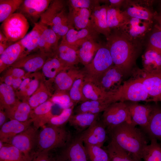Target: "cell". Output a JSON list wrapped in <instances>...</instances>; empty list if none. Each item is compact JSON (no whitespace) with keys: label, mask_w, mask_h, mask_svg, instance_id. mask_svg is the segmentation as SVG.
Listing matches in <instances>:
<instances>
[{"label":"cell","mask_w":161,"mask_h":161,"mask_svg":"<svg viewBox=\"0 0 161 161\" xmlns=\"http://www.w3.org/2000/svg\"><path fill=\"white\" fill-rule=\"evenodd\" d=\"M29 26V21L24 16L16 12L2 23L0 30L9 41L14 43L26 35Z\"/></svg>","instance_id":"8"},{"label":"cell","mask_w":161,"mask_h":161,"mask_svg":"<svg viewBox=\"0 0 161 161\" xmlns=\"http://www.w3.org/2000/svg\"><path fill=\"white\" fill-rule=\"evenodd\" d=\"M99 114L88 113L73 114L68 122L77 131L82 132L99 119Z\"/></svg>","instance_id":"36"},{"label":"cell","mask_w":161,"mask_h":161,"mask_svg":"<svg viewBox=\"0 0 161 161\" xmlns=\"http://www.w3.org/2000/svg\"><path fill=\"white\" fill-rule=\"evenodd\" d=\"M84 77L82 70L73 66L60 72L54 79L55 91L69 92L75 81Z\"/></svg>","instance_id":"18"},{"label":"cell","mask_w":161,"mask_h":161,"mask_svg":"<svg viewBox=\"0 0 161 161\" xmlns=\"http://www.w3.org/2000/svg\"><path fill=\"white\" fill-rule=\"evenodd\" d=\"M72 139L70 132L63 126H44L38 132L35 150L31 155L49 152L54 149L64 148Z\"/></svg>","instance_id":"3"},{"label":"cell","mask_w":161,"mask_h":161,"mask_svg":"<svg viewBox=\"0 0 161 161\" xmlns=\"http://www.w3.org/2000/svg\"><path fill=\"white\" fill-rule=\"evenodd\" d=\"M30 78L26 97V102L28 103L30 97L37 90L41 82L43 79L42 74L39 72L31 73Z\"/></svg>","instance_id":"48"},{"label":"cell","mask_w":161,"mask_h":161,"mask_svg":"<svg viewBox=\"0 0 161 161\" xmlns=\"http://www.w3.org/2000/svg\"><path fill=\"white\" fill-rule=\"evenodd\" d=\"M75 106L64 109L58 115H54L48 122V125L56 126H62L69 122L73 114Z\"/></svg>","instance_id":"47"},{"label":"cell","mask_w":161,"mask_h":161,"mask_svg":"<svg viewBox=\"0 0 161 161\" xmlns=\"http://www.w3.org/2000/svg\"><path fill=\"white\" fill-rule=\"evenodd\" d=\"M100 1L97 0H69L67 1V5L80 8L92 10L100 4Z\"/></svg>","instance_id":"50"},{"label":"cell","mask_w":161,"mask_h":161,"mask_svg":"<svg viewBox=\"0 0 161 161\" xmlns=\"http://www.w3.org/2000/svg\"><path fill=\"white\" fill-rule=\"evenodd\" d=\"M54 104L48 100L32 109L30 119L32 120L33 126L37 129L47 123L54 116L52 113V109Z\"/></svg>","instance_id":"26"},{"label":"cell","mask_w":161,"mask_h":161,"mask_svg":"<svg viewBox=\"0 0 161 161\" xmlns=\"http://www.w3.org/2000/svg\"><path fill=\"white\" fill-rule=\"evenodd\" d=\"M66 4L64 0H52L39 21L49 26L60 39L73 28L69 23Z\"/></svg>","instance_id":"4"},{"label":"cell","mask_w":161,"mask_h":161,"mask_svg":"<svg viewBox=\"0 0 161 161\" xmlns=\"http://www.w3.org/2000/svg\"><path fill=\"white\" fill-rule=\"evenodd\" d=\"M99 34L91 27L79 30L71 28L62 37L61 43L70 46L77 51L84 42L91 39H97Z\"/></svg>","instance_id":"15"},{"label":"cell","mask_w":161,"mask_h":161,"mask_svg":"<svg viewBox=\"0 0 161 161\" xmlns=\"http://www.w3.org/2000/svg\"><path fill=\"white\" fill-rule=\"evenodd\" d=\"M7 39L1 30L0 31V42L8 41Z\"/></svg>","instance_id":"58"},{"label":"cell","mask_w":161,"mask_h":161,"mask_svg":"<svg viewBox=\"0 0 161 161\" xmlns=\"http://www.w3.org/2000/svg\"><path fill=\"white\" fill-rule=\"evenodd\" d=\"M55 161H64L63 160L61 159L58 157L57 159H55Z\"/></svg>","instance_id":"62"},{"label":"cell","mask_w":161,"mask_h":161,"mask_svg":"<svg viewBox=\"0 0 161 161\" xmlns=\"http://www.w3.org/2000/svg\"><path fill=\"white\" fill-rule=\"evenodd\" d=\"M143 69L145 74L153 73L161 70V55L148 48L142 56Z\"/></svg>","instance_id":"33"},{"label":"cell","mask_w":161,"mask_h":161,"mask_svg":"<svg viewBox=\"0 0 161 161\" xmlns=\"http://www.w3.org/2000/svg\"><path fill=\"white\" fill-rule=\"evenodd\" d=\"M151 143L144 150L142 159L144 161H161V145L154 138L150 139Z\"/></svg>","instance_id":"42"},{"label":"cell","mask_w":161,"mask_h":161,"mask_svg":"<svg viewBox=\"0 0 161 161\" xmlns=\"http://www.w3.org/2000/svg\"><path fill=\"white\" fill-rule=\"evenodd\" d=\"M58 158L64 161H89L84 144L79 135L72 139Z\"/></svg>","instance_id":"14"},{"label":"cell","mask_w":161,"mask_h":161,"mask_svg":"<svg viewBox=\"0 0 161 161\" xmlns=\"http://www.w3.org/2000/svg\"><path fill=\"white\" fill-rule=\"evenodd\" d=\"M8 118L5 111L0 109V128L6 123L7 119Z\"/></svg>","instance_id":"56"},{"label":"cell","mask_w":161,"mask_h":161,"mask_svg":"<svg viewBox=\"0 0 161 161\" xmlns=\"http://www.w3.org/2000/svg\"><path fill=\"white\" fill-rule=\"evenodd\" d=\"M49 100L63 109L75 105L71 100L69 92L55 91Z\"/></svg>","instance_id":"46"},{"label":"cell","mask_w":161,"mask_h":161,"mask_svg":"<svg viewBox=\"0 0 161 161\" xmlns=\"http://www.w3.org/2000/svg\"><path fill=\"white\" fill-rule=\"evenodd\" d=\"M60 39L50 28L47 27L41 35L38 43V51L53 56Z\"/></svg>","instance_id":"27"},{"label":"cell","mask_w":161,"mask_h":161,"mask_svg":"<svg viewBox=\"0 0 161 161\" xmlns=\"http://www.w3.org/2000/svg\"><path fill=\"white\" fill-rule=\"evenodd\" d=\"M53 55L69 67L75 66L80 63L76 50L65 44L60 43Z\"/></svg>","instance_id":"35"},{"label":"cell","mask_w":161,"mask_h":161,"mask_svg":"<svg viewBox=\"0 0 161 161\" xmlns=\"http://www.w3.org/2000/svg\"><path fill=\"white\" fill-rule=\"evenodd\" d=\"M114 65L109 51L102 45L92 61L82 69L85 80L95 83L98 79Z\"/></svg>","instance_id":"5"},{"label":"cell","mask_w":161,"mask_h":161,"mask_svg":"<svg viewBox=\"0 0 161 161\" xmlns=\"http://www.w3.org/2000/svg\"><path fill=\"white\" fill-rule=\"evenodd\" d=\"M102 45L97 39L89 40L82 43L77 50L80 63L84 66L89 63Z\"/></svg>","instance_id":"29"},{"label":"cell","mask_w":161,"mask_h":161,"mask_svg":"<svg viewBox=\"0 0 161 161\" xmlns=\"http://www.w3.org/2000/svg\"><path fill=\"white\" fill-rule=\"evenodd\" d=\"M14 78L11 75L5 74L0 78L1 82L11 86Z\"/></svg>","instance_id":"53"},{"label":"cell","mask_w":161,"mask_h":161,"mask_svg":"<svg viewBox=\"0 0 161 161\" xmlns=\"http://www.w3.org/2000/svg\"><path fill=\"white\" fill-rule=\"evenodd\" d=\"M108 48L114 65L126 75L130 72L137 55L135 44L121 34H111L106 38Z\"/></svg>","instance_id":"2"},{"label":"cell","mask_w":161,"mask_h":161,"mask_svg":"<svg viewBox=\"0 0 161 161\" xmlns=\"http://www.w3.org/2000/svg\"><path fill=\"white\" fill-rule=\"evenodd\" d=\"M4 143L0 140V149L4 145Z\"/></svg>","instance_id":"61"},{"label":"cell","mask_w":161,"mask_h":161,"mask_svg":"<svg viewBox=\"0 0 161 161\" xmlns=\"http://www.w3.org/2000/svg\"><path fill=\"white\" fill-rule=\"evenodd\" d=\"M108 5L100 4L92 10L90 20L91 27L99 34L103 35L107 38L111 34L107 21Z\"/></svg>","instance_id":"20"},{"label":"cell","mask_w":161,"mask_h":161,"mask_svg":"<svg viewBox=\"0 0 161 161\" xmlns=\"http://www.w3.org/2000/svg\"><path fill=\"white\" fill-rule=\"evenodd\" d=\"M108 134L109 141L142 161V153L149 139L141 129L126 122L112 129Z\"/></svg>","instance_id":"1"},{"label":"cell","mask_w":161,"mask_h":161,"mask_svg":"<svg viewBox=\"0 0 161 161\" xmlns=\"http://www.w3.org/2000/svg\"></svg>","instance_id":"63"},{"label":"cell","mask_w":161,"mask_h":161,"mask_svg":"<svg viewBox=\"0 0 161 161\" xmlns=\"http://www.w3.org/2000/svg\"><path fill=\"white\" fill-rule=\"evenodd\" d=\"M126 103L130 113L131 124L135 126L139 125L141 129L145 128L149 121L153 106L139 104L137 102Z\"/></svg>","instance_id":"19"},{"label":"cell","mask_w":161,"mask_h":161,"mask_svg":"<svg viewBox=\"0 0 161 161\" xmlns=\"http://www.w3.org/2000/svg\"><path fill=\"white\" fill-rule=\"evenodd\" d=\"M129 17L120 8H113L108 5L107 11V21L109 28L120 29L128 21Z\"/></svg>","instance_id":"37"},{"label":"cell","mask_w":161,"mask_h":161,"mask_svg":"<svg viewBox=\"0 0 161 161\" xmlns=\"http://www.w3.org/2000/svg\"><path fill=\"white\" fill-rule=\"evenodd\" d=\"M34 25L32 30L19 40L27 55L38 51L39 38L44 30L48 27L40 21Z\"/></svg>","instance_id":"25"},{"label":"cell","mask_w":161,"mask_h":161,"mask_svg":"<svg viewBox=\"0 0 161 161\" xmlns=\"http://www.w3.org/2000/svg\"><path fill=\"white\" fill-rule=\"evenodd\" d=\"M52 89L45 83L43 79L38 88L30 96L28 103L32 110L50 99Z\"/></svg>","instance_id":"38"},{"label":"cell","mask_w":161,"mask_h":161,"mask_svg":"<svg viewBox=\"0 0 161 161\" xmlns=\"http://www.w3.org/2000/svg\"><path fill=\"white\" fill-rule=\"evenodd\" d=\"M104 149L108 154L110 161H142L110 141Z\"/></svg>","instance_id":"39"},{"label":"cell","mask_w":161,"mask_h":161,"mask_svg":"<svg viewBox=\"0 0 161 161\" xmlns=\"http://www.w3.org/2000/svg\"><path fill=\"white\" fill-rule=\"evenodd\" d=\"M140 79L145 90L152 101L161 100V70L154 73H143Z\"/></svg>","instance_id":"22"},{"label":"cell","mask_w":161,"mask_h":161,"mask_svg":"<svg viewBox=\"0 0 161 161\" xmlns=\"http://www.w3.org/2000/svg\"><path fill=\"white\" fill-rule=\"evenodd\" d=\"M38 133V129L30 126L25 131L14 137L8 144L18 148L30 161Z\"/></svg>","instance_id":"11"},{"label":"cell","mask_w":161,"mask_h":161,"mask_svg":"<svg viewBox=\"0 0 161 161\" xmlns=\"http://www.w3.org/2000/svg\"><path fill=\"white\" fill-rule=\"evenodd\" d=\"M115 102L112 99L87 100L82 102L74 110L75 114L88 113L99 114L103 112L111 104Z\"/></svg>","instance_id":"30"},{"label":"cell","mask_w":161,"mask_h":161,"mask_svg":"<svg viewBox=\"0 0 161 161\" xmlns=\"http://www.w3.org/2000/svg\"><path fill=\"white\" fill-rule=\"evenodd\" d=\"M115 102L152 101L139 77L124 82L114 94Z\"/></svg>","instance_id":"6"},{"label":"cell","mask_w":161,"mask_h":161,"mask_svg":"<svg viewBox=\"0 0 161 161\" xmlns=\"http://www.w3.org/2000/svg\"><path fill=\"white\" fill-rule=\"evenodd\" d=\"M7 69L6 66L3 62L0 59V72L1 73L3 71Z\"/></svg>","instance_id":"59"},{"label":"cell","mask_w":161,"mask_h":161,"mask_svg":"<svg viewBox=\"0 0 161 161\" xmlns=\"http://www.w3.org/2000/svg\"><path fill=\"white\" fill-rule=\"evenodd\" d=\"M32 110L27 102L20 101L19 100L13 106L4 110L10 120H15L24 122L30 119Z\"/></svg>","instance_id":"32"},{"label":"cell","mask_w":161,"mask_h":161,"mask_svg":"<svg viewBox=\"0 0 161 161\" xmlns=\"http://www.w3.org/2000/svg\"><path fill=\"white\" fill-rule=\"evenodd\" d=\"M84 145L89 161H110L108 154L104 149L97 146Z\"/></svg>","instance_id":"45"},{"label":"cell","mask_w":161,"mask_h":161,"mask_svg":"<svg viewBox=\"0 0 161 161\" xmlns=\"http://www.w3.org/2000/svg\"><path fill=\"white\" fill-rule=\"evenodd\" d=\"M32 123V120L30 119L24 122L15 120L7 122L0 128V140L9 143L14 137L27 130Z\"/></svg>","instance_id":"23"},{"label":"cell","mask_w":161,"mask_h":161,"mask_svg":"<svg viewBox=\"0 0 161 161\" xmlns=\"http://www.w3.org/2000/svg\"><path fill=\"white\" fill-rule=\"evenodd\" d=\"M51 56H52L38 51L27 55L10 67L22 69L27 73L37 72L42 69L46 60Z\"/></svg>","instance_id":"16"},{"label":"cell","mask_w":161,"mask_h":161,"mask_svg":"<svg viewBox=\"0 0 161 161\" xmlns=\"http://www.w3.org/2000/svg\"><path fill=\"white\" fill-rule=\"evenodd\" d=\"M14 43L7 41L3 42H0V55H1L10 45Z\"/></svg>","instance_id":"57"},{"label":"cell","mask_w":161,"mask_h":161,"mask_svg":"<svg viewBox=\"0 0 161 161\" xmlns=\"http://www.w3.org/2000/svg\"><path fill=\"white\" fill-rule=\"evenodd\" d=\"M27 55L19 41L9 46L0 55V59L6 66L7 69Z\"/></svg>","instance_id":"31"},{"label":"cell","mask_w":161,"mask_h":161,"mask_svg":"<svg viewBox=\"0 0 161 161\" xmlns=\"http://www.w3.org/2000/svg\"><path fill=\"white\" fill-rule=\"evenodd\" d=\"M154 18L157 21L160 26V29L161 30V14L155 16Z\"/></svg>","instance_id":"60"},{"label":"cell","mask_w":161,"mask_h":161,"mask_svg":"<svg viewBox=\"0 0 161 161\" xmlns=\"http://www.w3.org/2000/svg\"><path fill=\"white\" fill-rule=\"evenodd\" d=\"M79 135L84 145L102 148L109 138L106 127L99 119Z\"/></svg>","instance_id":"10"},{"label":"cell","mask_w":161,"mask_h":161,"mask_svg":"<svg viewBox=\"0 0 161 161\" xmlns=\"http://www.w3.org/2000/svg\"><path fill=\"white\" fill-rule=\"evenodd\" d=\"M71 67H69L57 57L53 55L49 57L41 69L43 79L45 83L52 88L56 75L61 71Z\"/></svg>","instance_id":"21"},{"label":"cell","mask_w":161,"mask_h":161,"mask_svg":"<svg viewBox=\"0 0 161 161\" xmlns=\"http://www.w3.org/2000/svg\"><path fill=\"white\" fill-rule=\"evenodd\" d=\"M1 161H29L24 154L18 148L10 144L4 143L0 149Z\"/></svg>","instance_id":"41"},{"label":"cell","mask_w":161,"mask_h":161,"mask_svg":"<svg viewBox=\"0 0 161 161\" xmlns=\"http://www.w3.org/2000/svg\"><path fill=\"white\" fill-rule=\"evenodd\" d=\"M126 75L121 69L114 65L95 83L106 92L114 93L122 85L123 79Z\"/></svg>","instance_id":"13"},{"label":"cell","mask_w":161,"mask_h":161,"mask_svg":"<svg viewBox=\"0 0 161 161\" xmlns=\"http://www.w3.org/2000/svg\"><path fill=\"white\" fill-rule=\"evenodd\" d=\"M82 90L83 95L87 100H97L112 99L114 102V93L105 91L92 82L85 80Z\"/></svg>","instance_id":"34"},{"label":"cell","mask_w":161,"mask_h":161,"mask_svg":"<svg viewBox=\"0 0 161 161\" xmlns=\"http://www.w3.org/2000/svg\"><path fill=\"white\" fill-rule=\"evenodd\" d=\"M153 21L130 18L120 29L121 34L134 44L140 40L151 30Z\"/></svg>","instance_id":"9"},{"label":"cell","mask_w":161,"mask_h":161,"mask_svg":"<svg viewBox=\"0 0 161 161\" xmlns=\"http://www.w3.org/2000/svg\"><path fill=\"white\" fill-rule=\"evenodd\" d=\"M67 5L69 9L68 19L70 25L72 28L79 30L91 27L90 18L91 10L75 8Z\"/></svg>","instance_id":"24"},{"label":"cell","mask_w":161,"mask_h":161,"mask_svg":"<svg viewBox=\"0 0 161 161\" xmlns=\"http://www.w3.org/2000/svg\"><path fill=\"white\" fill-rule=\"evenodd\" d=\"M148 1H125L124 11L130 17L152 21L155 16Z\"/></svg>","instance_id":"17"},{"label":"cell","mask_w":161,"mask_h":161,"mask_svg":"<svg viewBox=\"0 0 161 161\" xmlns=\"http://www.w3.org/2000/svg\"><path fill=\"white\" fill-rule=\"evenodd\" d=\"M23 79L24 78H14L11 86L15 92L19 88Z\"/></svg>","instance_id":"55"},{"label":"cell","mask_w":161,"mask_h":161,"mask_svg":"<svg viewBox=\"0 0 161 161\" xmlns=\"http://www.w3.org/2000/svg\"><path fill=\"white\" fill-rule=\"evenodd\" d=\"M6 70L5 74L10 75L15 78H24L26 74L25 70L20 68L10 67Z\"/></svg>","instance_id":"51"},{"label":"cell","mask_w":161,"mask_h":161,"mask_svg":"<svg viewBox=\"0 0 161 161\" xmlns=\"http://www.w3.org/2000/svg\"><path fill=\"white\" fill-rule=\"evenodd\" d=\"M148 48L155 51L161 55V30L160 29L151 34L149 39Z\"/></svg>","instance_id":"49"},{"label":"cell","mask_w":161,"mask_h":161,"mask_svg":"<svg viewBox=\"0 0 161 161\" xmlns=\"http://www.w3.org/2000/svg\"><path fill=\"white\" fill-rule=\"evenodd\" d=\"M149 139H156L161 142V109L153 106L150 119L147 126L141 129Z\"/></svg>","instance_id":"28"},{"label":"cell","mask_w":161,"mask_h":161,"mask_svg":"<svg viewBox=\"0 0 161 161\" xmlns=\"http://www.w3.org/2000/svg\"><path fill=\"white\" fill-rule=\"evenodd\" d=\"M51 0H24L16 13H21L33 24L38 22Z\"/></svg>","instance_id":"12"},{"label":"cell","mask_w":161,"mask_h":161,"mask_svg":"<svg viewBox=\"0 0 161 161\" xmlns=\"http://www.w3.org/2000/svg\"><path fill=\"white\" fill-rule=\"evenodd\" d=\"M109 2V7L115 8H120V7L123 5L125 1L123 0H109L108 1Z\"/></svg>","instance_id":"54"},{"label":"cell","mask_w":161,"mask_h":161,"mask_svg":"<svg viewBox=\"0 0 161 161\" xmlns=\"http://www.w3.org/2000/svg\"><path fill=\"white\" fill-rule=\"evenodd\" d=\"M16 97L15 92L12 86L1 82L0 109L4 110L13 106L19 100Z\"/></svg>","instance_id":"40"},{"label":"cell","mask_w":161,"mask_h":161,"mask_svg":"<svg viewBox=\"0 0 161 161\" xmlns=\"http://www.w3.org/2000/svg\"><path fill=\"white\" fill-rule=\"evenodd\" d=\"M23 0H0V22H3L15 13Z\"/></svg>","instance_id":"43"},{"label":"cell","mask_w":161,"mask_h":161,"mask_svg":"<svg viewBox=\"0 0 161 161\" xmlns=\"http://www.w3.org/2000/svg\"><path fill=\"white\" fill-rule=\"evenodd\" d=\"M84 81V77L78 78L75 81L69 91L71 99L75 105L79 102L82 103L87 100L83 93Z\"/></svg>","instance_id":"44"},{"label":"cell","mask_w":161,"mask_h":161,"mask_svg":"<svg viewBox=\"0 0 161 161\" xmlns=\"http://www.w3.org/2000/svg\"><path fill=\"white\" fill-rule=\"evenodd\" d=\"M49 153L43 152L32 154L30 161H55V159L52 158Z\"/></svg>","instance_id":"52"},{"label":"cell","mask_w":161,"mask_h":161,"mask_svg":"<svg viewBox=\"0 0 161 161\" xmlns=\"http://www.w3.org/2000/svg\"><path fill=\"white\" fill-rule=\"evenodd\" d=\"M108 132L124 122L131 124V120L126 102L117 101L111 104L103 112L100 120Z\"/></svg>","instance_id":"7"}]
</instances>
